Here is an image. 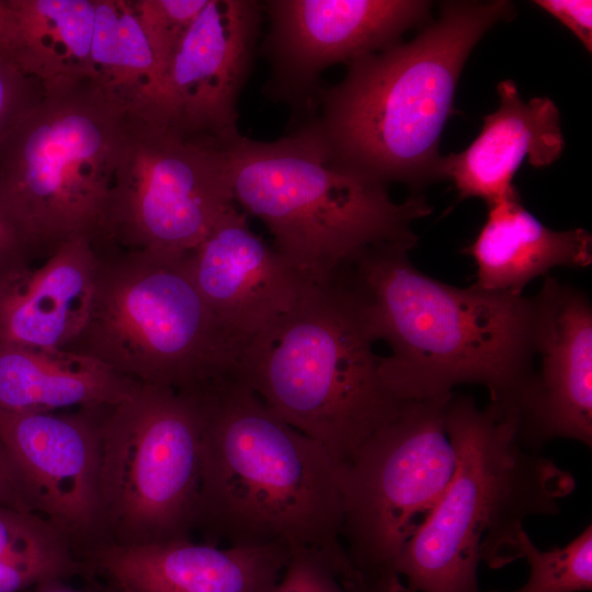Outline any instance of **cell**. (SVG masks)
<instances>
[{"label":"cell","instance_id":"6da1fadb","mask_svg":"<svg viewBox=\"0 0 592 592\" xmlns=\"http://www.w3.org/2000/svg\"><path fill=\"white\" fill-rule=\"evenodd\" d=\"M187 390L201 421L195 530L226 546L314 555L363 590L341 537L345 467L232 372Z\"/></svg>","mask_w":592,"mask_h":592},{"label":"cell","instance_id":"7a4b0ae2","mask_svg":"<svg viewBox=\"0 0 592 592\" xmlns=\"http://www.w3.org/2000/svg\"><path fill=\"white\" fill-rule=\"evenodd\" d=\"M409 251L375 247L343 269L376 342L390 349L380 356L384 382L405 401L480 385L489 403L516 420L535 376L531 297L436 281L411 263Z\"/></svg>","mask_w":592,"mask_h":592},{"label":"cell","instance_id":"3957f363","mask_svg":"<svg viewBox=\"0 0 592 592\" xmlns=\"http://www.w3.org/2000/svg\"><path fill=\"white\" fill-rule=\"evenodd\" d=\"M513 14L506 0L444 2L412 41L353 60L339 83L319 88V113L305 125L334 161L382 184L440 180V139L466 59Z\"/></svg>","mask_w":592,"mask_h":592},{"label":"cell","instance_id":"277c9868","mask_svg":"<svg viewBox=\"0 0 592 592\" xmlns=\"http://www.w3.org/2000/svg\"><path fill=\"white\" fill-rule=\"evenodd\" d=\"M365 305L341 271L305 284L294 305L247 341L232 373L344 467L401 410L384 382Z\"/></svg>","mask_w":592,"mask_h":592},{"label":"cell","instance_id":"5b68a950","mask_svg":"<svg viewBox=\"0 0 592 592\" xmlns=\"http://www.w3.org/2000/svg\"><path fill=\"white\" fill-rule=\"evenodd\" d=\"M446 431L456 471L397 563L411 592H479V562L499 569L520 559L523 521L557 514L576 488L569 471L524 448L515 418L491 403L453 394Z\"/></svg>","mask_w":592,"mask_h":592},{"label":"cell","instance_id":"8992f818","mask_svg":"<svg viewBox=\"0 0 592 592\" xmlns=\"http://www.w3.org/2000/svg\"><path fill=\"white\" fill-rule=\"evenodd\" d=\"M226 155L234 202L307 284H329L375 247L411 250L413 221L432 213L423 196L396 203L385 184L334 161L306 125L272 141L240 135Z\"/></svg>","mask_w":592,"mask_h":592},{"label":"cell","instance_id":"52a82bcc","mask_svg":"<svg viewBox=\"0 0 592 592\" xmlns=\"http://www.w3.org/2000/svg\"><path fill=\"white\" fill-rule=\"evenodd\" d=\"M95 247L89 314L66 350L137 383L177 390L234 371L242 346L200 293L190 251Z\"/></svg>","mask_w":592,"mask_h":592},{"label":"cell","instance_id":"ba28073f","mask_svg":"<svg viewBox=\"0 0 592 592\" xmlns=\"http://www.w3.org/2000/svg\"><path fill=\"white\" fill-rule=\"evenodd\" d=\"M125 121L87 79L46 91L0 138V200L33 257L76 236L102 240Z\"/></svg>","mask_w":592,"mask_h":592},{"label":"cell","instance_id":"9c48e42d","mask_svg":"<svg viewBox=\"0 0 592 592\" xmlns=\"http://www.w3.org/2000/svg\"><path fill=\"white\" fill-rule=\"evenodd\" d=\"M201 490V421L189 390L139 384L102 424L99 542L190 537Z\"/></svg>","mask_w":592,"mask_h":592},{"label":"cell","instance_id":"30bf717a","mask_svg":"<svg viewBox=\"0 0 592 592\" xmlns=\"http://www.w3.org/2000/svg\"><path fill=\"white\" fill-rule=\"evenodd\" d=\"M453 394L406 401L344 469L341 537L367 592H411L397 563L456 471L446 431Z\"/></svg>","mask_w":592,"mask_h":592},{"label":"cell","instance_id":"8fae6325","mask_svg":"<svg viewBox=\"0 0 592 592\" xmlns=\"http://www.w3.org/2000/svg\"><path fill=\"white\" fill-rule=\"evenodd\" d=\"M232 206L225 147L156 116L126 114L101 242L189 252Z\"/></svg>","mask_w":592,"mask_h":592},{"label":"cell","instance_id":"7c38bea8","mask_svg":"<svg viewBox=\"0 0 592 592\" xmlns=\"http://www.w3.org/2000/svg\"><path fill=\"white\" fill-rule=\"evenodd\" d=\"M262 53L271 66L264 93L294 107L316 99L318 79L338 62L384 50L423 24L420 0H270Z\"/></svg>","mask_w":592,"mask_h":592},{"label":"cell","instance_id":"4fadbf2b","mask_svg":"<svg viewBox=\"0 0 592 592\" xmlns=\"http://www.w3.org/2000/svg\"><path fill=\"white\" fill-rule=\"evenodd\" d=\"M109 408L0 409V448L31 510L72 543L99 537L102 424Z\"/></svg>","mask_w":592,"mask_h":592},{"label":"cell","instance_id":"5bb4252c","mask_svg":"<svg viewBox=\"0 0 592 592\" xmlns=\"http://www.w3.org/2000/svg\"><path fill=\"white\" fill-rule=\"evenodd\" d=\"M263 5L208 0L162 78L155 115L227 148L239 136L237 103L249 76Z\"/></svg>","mask_w":592,"mask_h":592},{"label":"cell","instance_id":"9a60e30c","mask_svg":"<svg viewBox=\"0 0 592 592\" xmlns=\"http://www.w3.org/2000/svg\"><path fill=\"white\" fill-rule=\"evenodd\" d=\"M531 297L540 360L516 420L520 444L537 452L554 439L592 445V306L579 288L545 276Z\"/></svg>","mask_w":592,"mask_h":592},{"label":"cell","instance_id":"2e32d148","mask_svg":"<svg viewBox=\"0 0 592 592\" xmlns=\"http://www.w3.org/2000/svg\"><path fill=\"white\" fill-rule=\"evenodd\" d=\"M189 264L212 312L241 346L287 311L307 284L235 206L190 251Z\"/></svg>","mask_w":592,"mask_h":592},{"label":"cell","instance_id":"e0dca14e","mask_svg":"<svg viewBox=\"0 0 592 592\" xmlns=\"http://www.w3.org/2000/svg\"><path fill=\"white\" fill-rule=\"evenodd\" d=\"M291 555L273 547L196 543L95 544L84 570L118 592H272Z\"/></svg>","mask_w":592,"mask_h":592},{"label":"cell","instance_id":"ac0fdd59","mask_svg":"<svg viewBox=\"0 0 592 592\" xmlns=\"http://www.w3.org/2000/svg\"><path fill=\"white\" fill-rule=\"evenodd\" d=\"M497 90L499 106L483 117L478 136L439 163V178L453 181L460 200L478 197L490 204L503 197L515 187L512 179L524 160L549 166L565 147L559 111L550 99L525 102L511 80L501 81Z\"/></svg>","mask_w":592,"mask_h":592},{"label":"cell","instance_id":"d6986e66","mask_svg":"<svg viewBox=\"0 0 592 592\" xmlns=\"http://www.w3.org/2000/svg\"><path fill=\"white\" fill-rule=\"evenodd\" d=\"M96 267L94 242L76 236L0 284V343L66 350L86 323Z\"/></svg>","mask_w":592,"mask_h":592},{"label":"cell","instance_id":"ffe728a7","mask_svg":"<svg viewBox=\"0 0 592 592\" xmlns=\"http://www.w3.org/2000/svg\"><path fill=\"white\" fill-rule=\"evenodd\" d=\"M487 205V220L465 250L477 266L475 286L522 295L531 281L555 267L591 264V234L546 227L523 206L516 187Z\"/></svg>","mask_w":592,"mask_h":592},{"label":"cell","instance_id":"44dd1931","mask_svg":"<svg viewBox=\"0 0 592 592\" xmlns=\"http://www.w3.org/2000/svg\"><path fill=\"white\" fill-rule=\"evenodd\" d=\"M140 383L65 349L0 343V409L57 412L113 407Z\"/></svg>","mask_w":592,"mask_h":592},{"label":"cell","instance_id":"7402d4cb","mask_svg":"<svg viewBox=\"0 0 592 592\" xmlns=\"http://www.w3.org/2000/svg\"><path fill=\"white\" fill-rule=\"evenodd\" d=\"M12 61L45 92L89 79L94 0H9Z\"/></svg>","mask_w":592,"mask_h":592},{"label":"cell","instance_id":"603a6c76","mask_svg":"<svg viewBox=\"0 0 592 592\" xmlns=\"http://www.w3.org/2000/svg\"><path fill=\"white\" fill-rule=\"evenodd\" d=\"M89 81L126 114L156 113L160 80L132 0H94Z\"/></svg>","mask_w":592,"mask_h":592},{"label":"cell","instance_id":"cb8c5ba5","mask_svg":"<svg viewBox=\"0 0 592 592\" xmlns=\"http://www.w3.org/2000/svg\"><path fill=\"white\" fill-rule=\"evenodd\" d=\"M70 538L42 515L0 505V592L83 572Z\"/></svg>","mask_w":592,"mask_h":592},{"label":"cell","instance_id":"d4e9b609","mask_svg":"<svg viewBox=\"0 0 592 592\" xmlns=\"http://www.w3.org/2000/svg\"><path fill=\"white\" fill-rule=\"evenodd\" d=\"M531 569L525 585L511 592H580L592 589V526L563 547L539 550L523 531L520 559ZM501 592V591H491Z\"/></svg>","mask_w":592,"mask_h":592},{"label":"cell","instance_id":"484cf974","mask_svg":"<svg viewBox=\"0 0 592 592\" xmlns=\"http://www.w3.org/2000/svg\"><path fill=\"white\" fill-rule=\"evenodd\" d=\"M207 1L132 0L134 12L153 56L160 87L172 56Z\"/></svg>","mask_w":592,"mask_h":592},{"label":"cell","instance_id":"4316f807","mask_svg":"<svg viewBox=\"0 0 592 592\" xmlns=\"http://www.w3.org/2000/svg\"><path fill=\"white\" fill-rule=\"evenodd\" d=\"M39 81L14 64L0 59V138L44 96Z\"/></svg>","mask_w":592,"mask_h":592},{"label":"cell","instance_id":"83f0119b","mask_svg":"<svg viewBox=\"0 0 592 592\" xmlns=\"http://www.w3.org/2000/svg\"><path fill=\"white\" fill-rule=\"evenodd\" d=\"M272 592H364L348 585L323 560L292 555Z\"/></svg>","mask_w":592,"mask_h":592},{"label":"cell","instance_id":"f1b7e54d","mask_svg":"<svg viewBox=\"0 0 592 592\" xmlns=\"http://www.w3.org/2000/svg\"><path fill=\"white\" fill-rule=\"evenodd\" d=\"M32 258L26 239L0 200V284L30 267Z\"/></svg>","mask_w":592,"mask_h":592},{"label":"cell","instance_id":"f546056e","mask_svg":"<svg viewBox=\"0 0 592 592\" xmlns=\"http://www.w3.org/2000/svg\"><path fill=\"white\" fill-rule=\"evenodd\" d=\"M534 3L566 25L591 52L592 2L590 0H536Z\"/></svg>","mask_w":592,"mask_h":592},{"label":"cell","instance_id":"4dcf8cb0","mask_svg":"<svg viewBox=\"0 0 592 592\" xmlns=\"http://www.w3.org/2000/svg\"><path fill=\"white\" fill-rule=\"evenodd\" d=\"M0 505L32 511L19 481L0 448Z\"/></svg>","mask_w":592,"mask_h":592},{"label":"cell","instance_id":"1f68e13d","mask_svg":"<svg viewBox=\"0 0 592 592\" xmlns=\"http://www.w3.org/2000/svg\"><path fill=\"white\" fill-rule=\"evenodd\" d=\"M15 22L9 0H0V59L12 61Z\"/></svg>","mask_w":592,"mask_h":592},{"label":"cell","instance_id":"d6a6232c","mask_svg":"<svg viewBox=\"0 0 592 592\" xmlns=\"http://www.w3.org/2000/svg\"><path fill=\"white\" fill-rule=\"evenodd\" d=\"M33 592H118L110 584L104 585L91 583L84 587H72L65 582V579L53 578L37 583Z\"/></svg>","mask_w":592,"mask_h":592}]
</instances>
